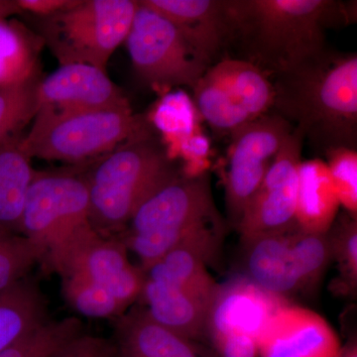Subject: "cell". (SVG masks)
I'll return each mask as SVG.
<instances>
[{"instance_id": "cell-18", "label": "cell", "mask_w": 357, "mask_h": 357, "mask_svg": "<svg viewBox=\"0 0 357 357\" xmlns=\"http://www.w3.org/2000/svg\"><path fill=\"white\" fill-rule=\"evenodd\" d=\"M140 299L150 318L187 340L206 335V321L215 296L144 272Z\"/></svg>"}, {"instance_id": "cell-7", "label": "cell", "mask_w": 357, "mask_h": 357, "mask_svg": "<svg viewBox=\"0 0 357 357\" xmlns=\"http://www.w3.org/2000/svg\"><path fill=\"white\" fill-rule=\"evenodd\" d=\"M134 0H79L76 6L40 17L39 36L60 66L86 64L107 70L126 42L137 10Z\"/></svg>"}, {"instance_id": "cell-25", "label": "cell", "mask_w": 357, "mask_h": 357, "mask_svg": "<svg viewBox=\"0 0 357 357\" xmlns=\"http://www.w3.org/2000/svg\"><path fill=\"white\" fill-rule=\"evenodd\" d=\"M82 333L83 324L76 317L48 321L9 349L0 352V357H51Z\"/></svg>"}, {"instance_id": "cell-28", "label": "cell", "mask_w": 357, "mask_h": 357, "mask_svg": "<svg viewBox=\"0 0 357 357\" xmlns=\"http://www.w3.org/2000/svg\"><path fill=\"white\" fill-rule=\"evenodd\" d=\"M326 166L340 206L351 217L357 215V152L352 148H335L325 153Z\"/></svg>"}, {"instance_id": "cell-1", "label": "cell", "mask_w": 357, "mask_h": 357, "mask_svg": "<svg viewBox=\"0 0 357 357\" xmlns=\"http://www.w3.org/2000/svg\"><path fill=\"white\" fill-rule=\"evenodd\" d=\"M229 48L268 77L285 72L326 48V31L354 20L335 0H227Z\"/></svg>"}, {"instance_id": "cell-32", "label": "cell", "mask_w": 357, "mask_h": 357, "mask_svg": "<svg viewBox=\"0 0 357 357\" xmlns=\"http://www.w3.org/2000/svg\"><path fill=\"white\" fill-rule=\"evenodd\" d=\"M79 0H16L21 10L29 11L39 17L53 15L76 6Z\"/></svg>"}, {"instance_id": "cell-6", "label": "cell", "mask_w": 357, "mask_h": 357, "mask_svg": "<svg viewBox=\"0 0 357 357\" xmlns=\"http://www.w3.org/2000/svg\"><path fill=\"white\" fill-rule=\"evenodd\" d=\"M241 243V276L284 299L312 292L333 260L328 234H310L297 225Z\"/></svg>"}, {"instance_id": "cell-9", "label": "cell", "mask_w": 357, "mask_h": 357, "mask_svg": "<svg viewBox=\"0 0 357 357\" xmlns=\"http://www.w3.org/2000/svg\"><path fill=\"white\" fill-rule=\"evenodd\" d=\"M126 44L136 74L153 89H192L210 68L180 28L141 1Z\"/></svg>"}, {"instance_id": "cell-33", "label": "cell", "mask_w": 357, "mask_h": 357, "mask_svg": "<svg viewBox=\"0 0 357 357\" xmlns=\"http://www.w3.org/2000/svg\"><path fill=\"white\" fill-rule=\"evenodd\" d=\"M182 146L185 153L189 156H202L208 151V142L203 136H195L191 134L185 136V140L183 142Z\"/></svg>"}, {"instance_id": "cell-29", "label": "cell", "mask_w": 357, "mask_h": 357, "mask_svg": "<svg viewBox=\"0 0 357 357\" xmlns=\"http://www.w3.org/2000/svg\"><path fill=\"white\" fill-rule=\"evenodd\" d=\"M51 357H116L114 340L82 333Z\"/></svg>"}, {"instance_id": "cell-27", "label": "cell", "mask_w": 357, "mask_h": 357, "mask_svg": "<svg viewBox=\"0 0 357 357\" xmlns=\"http://www.w3.org/2000/svg\"><path fill=\"white\" fill-rule=\"evenodd\" d=\"M333 260H337L342 287L354 291L357 286V220L347 213H340L328 230ZM344 291V292H345Z\"/></svg>"}, {"instance_id": "cell-30", "label": "cell", "mask_w": 357, "mask_h": 357, "mask_svg": "<svg viewBox=\"0 0 357 357\" xmlns=\"http://www.w3.org/2000/svg\"><path fill=\"white\" fill-rule=\"evenodd\" d=\"M177 96H169L164 98V102L160 105L154 121L160 129L168 133H182L183 135L189 136L192 132L191 116L189 109H187V102L181 105L180 109H176L177 105Z\"/></svg>"}, {"instance_id": "cell-15", "label": "cell", "mask_w": 357, "mask_h": 357, "mask_svg": "<svg viewBox=\"0 0 357 357\" xmlns=\"http://www.w3.org/2000/svg\"><path fill=\"white\" fill-rule=\"evenodd\" d=\"M288 301L255 285L243 276L218 287L206 321L211 340L227 335H246L258 340L263 328Z\"/></svg>"}, {"instance_id": "cell-19", "label": "cell", "mask_w": 357, "mask_h": 357, "mask_svg": "<svg viewBox=\"0 0 357 357\" xmlns=\"http://www.w3.org/2000/svg\"><path fill=\"white\" fill-rule=\"evenodd\" d=\"M114 330L116 357H217L157 324L144 307L124 312Z\"/></svg>"}, {"instance_id": "cell-20", "label": "cell", "mask_w": 357, "mask_h": 357, "mask_svg": "<svg viewBox=\"0 0 357 357\" xmlns=\"http://www.w3.org/2000/svg\"><path fill=\"white\" fill-rule=\"evenodd\" d=\"M340 206L326 162L319 159L301 162L296 225L310 234H328Z\"/></svg>"}, {"instance_id": "cell-17", "label": "cell", "mask_w": 357, "mask_h": 357, "mask_svg": "<svg viewBox=\"0 0 357 357\" xmlns=\"http://www.w3.org/2000/svg\"><path fill=\"white\" fill-rule=\"evenodd\" d=\"M180 28L192 48L211 67L229 49L227 0H141Z\"/></svg>"}, {"instance_id": "cell-5", "label": "cell", "mask_w": 357, "mask_h": 357, "mask_svg": "<svg viewBox=\"0 0 357 357\" xmlns=\"http://www.w3.org/2000/svg\"><path fill=\"white\" fill-rule=\"evenodd\" d=\"M152 134L131 107L63 110L40 107L20 146L32 158L79 162L107 154L129 141Z\"/></svg>"}, {"instance_id": "cell-21", "label": "cell", "mask_w": 357, "mask_h": 357, "mask_svg": "<svg viewBox=\"0 0 357 357\" xmlns=\"http://www.w3.org/2000/svg\"><path fill=\"white\" fill-rule=\"evenodd\" d=\"M48 307L32 279H24L0 293V352L46 324Z\"/></svg>"}, {"instance_id": "cell-24", "label": "cell", "mask_w": 357, "mask_h": 357, "mask_svg": "<svg viewBox=\"0 0 357 357\" xmlns=\"http://www.w3.org/2000/svg\"><path fill=\"white\" fill-rule=\"evenodd\" d=\"M39 70L21 83L0 88V146L23 135L39 109Z\"/></svg>"}, {"instance_id": "cell-11", "label": "cell", "mask_w": 357, "mask_h": 357, "mask_svg": "<svg viewBox=\"0 0 357 357\" xmlns=\"http://www.w3.org/2000/svg\"><path fill=\"white\" fill-rule=\"evenodd\" d=\"M45 259L61 278L75 277L93 284L119 301L126 311L140 299L144 271L130 262L121 239L103 236L93 227L52 250Z\"/></svg>"}, {"instance_id": "cell-31", "label": "cell", "mask_w": 357, "mask_h": 357, "mask_svg": "<svg viewBox=\"0 0 357 357\" xmlns=\"http://www.w3.org/2000/svg\"><path fill=\"white\" fill-rule=\"evenodd\" d=\"M217 357H257L258 345L255 338L246 335H227L211 340Z\"/></svg>"}, {"instance_id": "cell-35", "label": "cell", "mask_w": 357, "mask_h": 357, "mask_svg": "<svg viewBox=\"0 0 357 357\" xmlns=\"http://www.w3.org/2000/svg\"><path fill=\"white\" fill-rule=\"evenodd\" d=\"M340 357H357L356 347H354V349H351V351L347 352V354H345V356H342V354H340Z\"/></svg>"}, {"instance_id": "cell-13", "label": "cell", "mask_w": 357, "mask_h": 357, "mask_svg": "<svg viewBox=\"0 0 357 357\" xmlns=\"http://www.w3.org/2000/svg\"><path fill=\"white\" fill-rule=\"evenodd\" d=\"M304 140L302 133L294 128L237 225L241 239L282 231L296 225Z\"/></svg>"}, {"instance_id": "cell-10", "label": "cell", "mask_w": 357, "mask_h": 357, "mask_svg": "<svg viewBox=\"0 0 357 357\" xmlns=\"http://www.w3.org/2000/svg\"><path fill=\"white\" fill-rule=\"evenodd\" d=\"M91 227L86 175L35 172L23 206L21 236L41 246L47 256Z\"/></svg>"}, {"instance_id": "cell-8", "label": "cell", "mask_w": 357, "mask_h": 357, "mask_svg": "<svg viewBox=\"0 0 357 357\" xmlns=\"http://www.w3.org/2000/svg\"><path fill=\"white\" fill-rule=\"evenodd\" d=\"M192 91L199 114L218 133L231 135L273 107L271 79L241 59L225 57L211 65Z\"/></svg>"}, {"instance_id": "cell-14", "label": "cell", "mask_w": 357, "mask_h": 357, "mask_svg": "<svg viewBox=\"0 0 357 357\" xmlns=\"http://www.w3.org/2000/svg\"><path fill=\"white\" fill-rule=\"evenodd\" d=\"M261 357H340V344L330 324L317 312L290 303L279 307L257 340Z\"/></svg>"}, {"instance_id": "cell-16", "label": "cell", "mask_w": 357, "mask_h": 357, "mask_svg": "<svg viewBox=\"0 0 357 357\" xmlns=\"http://www.w3.org/2000/svg\"><path fill=\"white\" fill-rule=\"evenodd\" d=\"M40 107L63 110L128 109L123 91L107 76V70L86 64L60 66L41 79Z\"/></svg>"}, {"instance_id": "cell-2", "label": "cell", "mask_w": 357, "mask_h": 357, "mask_svg": "<svg viewBox=\"0 0 357 357\" xmlns=\"http://www.w3.org/2000/svg\"><path fill=\"white\" fill-rule=\"evenodd\" d=\"M271 112L326 153L356 149L357 55L325 48L274 75Z\"/></svg>"}, {"instance_id": "cell-12", "label": "cell", "mask_w": 357, "mask_h": 357, "mask_svg": "<svg viewBox=\"0 0 357 357\" xmlns=\"http://www.w3.org/2000/svg\"><path fill=\"white\" fill-rule=\"evenodd\" d=\"M294 128L270 112L232 134L225 199L232 227H237L250 199L262 184Z\"/></svg>"}, {"instance_id": "cell-23", "label": "cell", "mask_w": 357, "mask_h": 357, "mask_svg": "<svg viewBox=\"0 0 357 357\" xmlns=\"http://www.w3.org/2000/svg\"><path fill=\"white\" fill-rule=\"evenodd\" d=\"M43 39L15 20H0V88L25 81L37 66Z\"/></svg>"}, {"instance_id": "cell-22", "label": "cell", "mask_w": 357, "mask_h": 357, "mask_svg": "<svg viewBox=\"0 0 357 357\" xmlns=\"http://www.w3.org/2000/svg\"><path fill=\"white\" fill-rule=\"evenodd\" d=\"M23 135L0 146V230L20 234L26 194L35 172L20 146Z\"/></svg>"}, {"instance_id": "cell-3", "label": "cell", "mask_w": 357, "mask_h": 357, "mask_svg": "<svg viewBox=\"0 0 357 357\" xmlns=\"http://www.w3.org/2000/svg\"><path fill=\"white\" fill-rule=\"evenodd\" d=\"M128 225L121 239L139 258L143 271L180 246L199 251L211 264L227 229L206 173L180 174L141 204Z\"/></svg>"}, {"instance_id": "cell-4", "label": "cell", "mask_w": 357, "mask_h": 357, "mask_svg": "<svg viewBox=\"0 0 357 357\" xmlns=\"http://www.w3.org/2000/svg\"><path fill=\"white\" fill-rule=\"evenodd\" d=\"M180 174L152 134L116 148L86 175L91 227L103 236L123 229L141 204Z\"/></svg>"}, {"instance_id": "cell-34", "label": "cell", "mask_w": 357, "mask_h": 357, "mask_svg": "<svg viewBox=\"0 0 357 357\" xmlns=\"http://www.w3.org/2000/svg\"><path fill=\"white\" fill-rule=\"evenodd\" d=\"M22 10L17 6L16 1H8V0H0V16L4 18H9L14 14L21 13Z\"/></svg>"}, {"instance_id": "cell-36", "label": "cell", "mask_w": 357, "mask_h": 357, "mask_svg": "<svg viewBox=\"0 0 357 357\" xmlns=\"http://www.w3.org/2000/svg\"><path fill=\"white\" fill-rule=\"evenodd\" d=\"M1 18H4V17H1V16H0V20H1Z\"/></svg>"}, {"instance_id": "cell-26", "label": "cell", "mask_w": 357, "mask_h": 357, "mask_svg": "<svg viewBox=\"0 0 357 357\" xmlns=\"http://www.w3.org/2000/svg\"><path fill=\"white\" fill-rule=\"evenodd\" d=\"M45 257L44 249L27 237L0 230V293L24 279Z\"/></svg>"}]
</instances>
